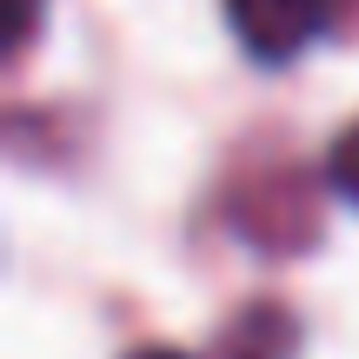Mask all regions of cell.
Instances as JSON below:
<instances>
[{
  "label": "cell",
  "instance_id": "1",
  "mask_svg": "<svg viewBox=\"0 0 359 359\" xmlns=\"http://www.w3.org/2000/svg\"><path fill=\"white\" fill-rule=\"evenodd\" d=\"M333 20V0H226V27L259 67H286Z\"/></svg>",
  "mask_w": 359,
  "mask_h": 359
},
{
  "label": "cell",
  "instance_id": "2",
  "mask_svg": "<svg viewBox=\"0 0 359 359\" xmlns=\"http://www.w3.org/2000/svg\"><path fill=\"white\" fill-rule=\"evenodd\" d=\"M213 359H299V320L280 299H259V306H246V313L226 320Z\"/></svg>",
  "mask_w": 359,
  "mask_h": 359
},
{
  "label": "cell",
  "instance_id": "3",
  "mask_svg": "<svg viewBox=\"0 0 359 359\" xmlns=\"http://www.w3.org/2000/svg\"><path fill=\"white\" fill-rule=\"evenodd\" d=\"M326 187H333L339 200H353V206H359V120L333 140V154H326Z\"/></svg>",
  "mask_w": 359,
  "mask_h": 359
},
{
  "label": "cell",
  "instance_id": "4",
  "mask_svg": "<svg viewBox=\"0 0 359 359\" xmlns=\"http://www.w3.org/2000/svg\"><path fill=\"white\" fill-rule=\"evenodd\" d=\"M34 20H40V0H7V47L13 53L34 40Z\"/></svg>",
  "mask_w": 359,
  "mask_h": 359
},
{
  "label": "cell",
  "instance_id": "5",
  "mask_svg": "<svg viewBox=\"0 0 359 359\" xmlns=\"http://www.w3.org/2000/svg\"><path fill=\"white\" fill-rule=\"evenodd\" d=\"M127 359H187L180 346H140V353H127Z\"/></svg>",
  "mask_w": 359,
  "mask_h": 359
}]
</instances>
